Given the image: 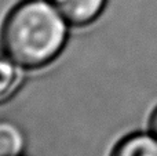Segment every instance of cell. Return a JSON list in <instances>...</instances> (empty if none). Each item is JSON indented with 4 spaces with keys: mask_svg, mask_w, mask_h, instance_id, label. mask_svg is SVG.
Masks as SVG:
<instances>
[{
    "mask_svg": "<svg viewBox=\"0 0 157 156\" xmlns=\"http://www.w3.org/2000/svg\"><path fill=\"white\" fill-rule=\"evenodd\" d=\"M110 156H157V137L132 134L123 138Z\"/></svg>",
    "mask_w": 157,
    "mask_h": 156,
    "instance_id": "obj_3",
    "label": "cell"
},
{
    "mask_svg": "<svg viewBox=\"0 0 157 156\" xmlns=\"http://www.w3.org/2000/svg\"><path fill=\"white\" fill-rule=\"evenodd\" d=\"M61 15L73 25L94 21L103 10L106 0H51Z\"/></svg>",
    "mask_w": 157,
    "mask_h": 156,
    "instance_id": "obj_2",
    "label": "cell"
},
{
    "mask_svg": "<svg viewBox=\"0 0 157 156\" xmlns=\"http://www.w3.org/2000/svg\"><path fill=\"white\" fill-rule=\"evenodd\" d=\"M19 87V73L10 57L0 53V104L14 96Z\"/></svg>",
    "mask_w": 157,
    "mask_h": 156,
    "instance_id": "obj_5",
    "label": "cell"
},
{
    "mask_svg": "<svg viewBox=\"0 0 157 156\" xmlns=\"http://www.w3.org/2000/svg\"><path fill=\"white\" fill-rule=\"evenodd\" d=\"M25 144L21 127L11 120L0 119V156H17Z\"/></svg>",
    "mask_w": 157,
    "mask_h": 156,
    "instance_id": "obj_4",
    "label": "cell"
},
{
    "mask_svg": "<svg viewBox=\"0 0 157 156\" xmlns=\"http://www.w3.org/2000/svg\"><path fill=\"white\" fill-rule=\"evenodd\" d=\"M150 127H152V131L153 134L157 137V109L155 111V113H153L152 116V122H150Z\"/></svg>",
    "mask_w": 157,
    "mask_h": 156,
    "instance_id": "obj_6",
    "label": "cell"
},
{
    "mask_svg": "<svg viewBox=\"0 0 157 156\" xmlns=\"http://www.w3.org/2000/svg\"><path fill=\"white\" fill-rule=\"evenodd\" d=\"M65 18L44 0L18 4L6 18L2 44L6 54L25 68H41L61 53L66 41Z\"/></svg>",
    "mask_w": 157,
    "mask_h": 156,
    "instance_id": "obj_1",
    "label": "cell"
}]
</instances>
